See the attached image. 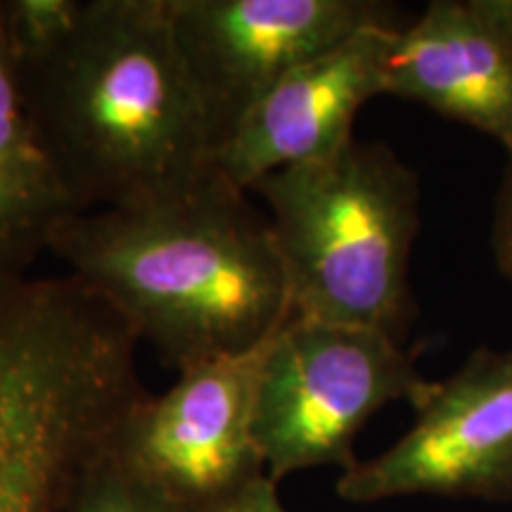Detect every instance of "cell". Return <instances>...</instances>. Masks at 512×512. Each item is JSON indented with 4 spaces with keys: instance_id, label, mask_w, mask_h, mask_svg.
<instances>
[{
    "instance_id": "cell-1",
    "label": "cell",
    "mask_w": 512,
    "mask_h": 512,
    "mask_svg": "<svg viewBox=\"0 0 512 512\" xmlns=\"http://www.w3.org/2000/svg\"><path fill=\"white\" fill-rule=\"evenodd\" d=\"M48 252L178 373L259 347L292 318L268 216L216 171L176 195L67 216Z\"/></svg>"
},
{
    "instance_id": "cell-2",
    "label": "cell",
    "mask_w": 512,
    "mask_h": 512,
    "mask_svg": "<svg viewBox=\"0 0 512 512\" xmlns=\"http://www.w3.org/2000/svg\"><path fill=\"white\" fill-rule=\"evenodd\" d=\"M43 150L79 211L176 195L214 138L178 50L171 0H86L57 53L22 74Z\"/></svg>"
},
{
    "instance_id": "cell-3",
    "label": "cell",
    "mask_w": 512,
    "mask_h": 512,
    "mask_svg": "<svg viewBox=\"0 0 512 512\" xmlns=\"http://www.w3.org/2000/svg\"><path fill=\"white\" fill-rule=\"evenodd\" d=\"M138 339L72 275L0 278V512H62L147 394Z\"/></svg>"
},
{
    "instance_id": "cell-4",
    "label": "cell",
    "mask_w": 512,
    "mask_h": 512,
    "mask_svg": "<svg viewBox=\"0 0 512 512\" xmlns=\"http://www.w3.org/2000/svg\"><path fill=\"white\" fill-rule=\"evenodd\" d=\"M292 316L366 328L403 342L420 183L384 143L349 140L328 157L261 178Z\"/></svg>"
},
{
    "instance_id": "cell-5",
    "label": "cell",
    "mask_w": 512,
    "mask_h": 512,
    "mask_svg": "<svg viewBox=\"0 0 512 512\" xmlns=\"http://www.w3.org/2000/svg\"><path fill=\"white\" fill-rule=\"evenodd\" d=\"M432 382L384 332L292 316L271 337L256 389L254 437L278 482L309 467H354V439L392 401Z\"/></svg>"
},
{
    "instance_id": "cell-6",
    "label": "cell",
    "mask_w": 512,
    "mask_h": 512,
    "mask_svg": "<svg viewBox=\"0 0 512 512\" xmlns=\"http://www.w3.org/2000/svg\"><path fill=\"white\" fill-rule=\"evenodd\" d=\"M268 342L192 363L169 392L145 394L114 432V463L181 512L245 494L266 477L254 411Z\"/></svg>"
},
{
    "instance_id": "cell-7",
    "label": "cell",
    "mask_w": 512,
    "mask_h": 512,
    "mask_svg": "<svg viewBox=\"0 0 512 512\" xmlns=\"http://www.w3.org/2000/svg\"><path fill=\"white\" fill-rule=\"evenodd\" d=\"M171 24L214 150L299 64L361 31L406 27L396 5L377 0H171Z\"/></svg>"
},
{
    "instance_id": "cell-8",
    "label": "cell",
    "mask_w": 512,
    "mask_h": 512,
    "mask_svg": "<svg viewBox=\"0 0 512 512\" xmlns=\"http://www.w3.org/2000/svg\"><path fill=\"white\" fill-rule=\"evenodd\" d=\"M413 408V427L392 448L342 472L339 498L512 501V351H472Z\"/></svg>"
},
{
    "instance_id": "cell-9",
    "label": "cell",
    "mask_w": 512,
    "mask_h": 512,
    "mask_svg": "<svg viewBox=\"0 0 512 512\" xmlns=\"http://www.w3.org/2000/svg\"><path fill=\"white\" fill-rule=\"evenodd\" d=\"M401 29H368L299 64L249 110L211 155V169L240 190L328 157L354 140V121L387 93V60Z\"/></svg>"
},
{
    "instance_id": "cell-10",
    "label": "cell",
    "mask_w": 512,
    "mask_h": 512,
    "mask_svg": "<svg viewBox=\"0 0 512 512\" xmlns=\"http://www.w3.org/2000/svg\"><path fill=\"white\" fill-rule=\"evenodd\" d=\"M387 93L477 128L512 155V0H432L394 36Z\"/></svg>"
},
{
    "instance_id": "cell-11",
    "label": "cell",
    "mask_w": 512,
    "mask_h": 512,
    "mask_svg": "<svg viewBox=\"0 0 512 512\" xmlns=\"http://www.w3.org/2000/svg\"><path fill=\"white\" fill-rule=\"evenodd\" d=\"M72 214L79 207L36 133L0 5V278H24Z\"/></svg>"
},
{
    "instance_id": "cell-12",
    "label": "cell",
    "mask_w": 512,
    "mask_h": 512,
    "mask_svg": "<svg viewBox=\"0 0 512 512\" xmlns=\"http://www.w3.org/2000/svg\"><path fill=\"white\" fill-rule=\"evenodd\" d=\"M19 74L50 60L79 27L86 0H0Z\"/></svg>"
},
{
    "instance_id": "cell-13",
    "label": "cell",
    "mask_w": 512,
    "mask_h": 512,
    "mask_svg": "<svg viewBox=\"0 0 512 512\" xmlns=\"http://www.w3.org/2000/svg\"><path fill=\"white\" fill-rule=\"evenodd\" d=\"M112 446V444H110ZM62 512H181L114 463L107 448Z\"/></svg>"
},
{
    "instance_id": "cell-14",
    "label": "cell",
    "mask_w": 512,
    "mask_h": 512,
    "mask_svg": "<svg viewBox=\"0 0 512 512\" xmlns=\"http://www.w3.org/2000/svg\"><path fill=\"white\" fill-rule=\"evenodd\" d=\"M491 249H494L496 266L505 278L512 280V155L496 195L494 226H491Z\"/></svg>"
},
{
    "instance_id": "cell-15",
    "label": "cell",
    "mask_w": 512,
    "mask_h": 512,
    "mask_svg": "<svg viewBox=\"0 0 512 512\" xmlns=\"http://www.w3.org/2000/svg\"><path fill=\"white\" fill-rule=\"evenodd\" d=\"M211 512H287L280 503L278 491H275V482L268 479H259L254 486H249L245 494H240L233 501L221 505V508Z\"/></svg>"
}]
</instances>
